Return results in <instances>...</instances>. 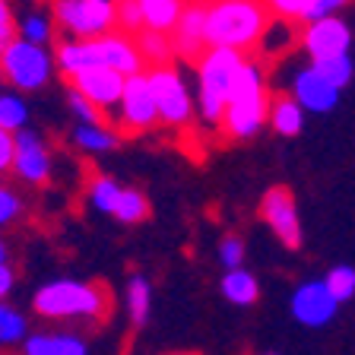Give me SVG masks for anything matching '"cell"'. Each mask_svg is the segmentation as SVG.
Instances as JSON below:
<instances>
[{
    "mask_svg": "<svg viewBox=\"0 0 355 355\" xmlns=\"http://www.w3.org/2000/svg\"><path fill=\"white\" fill-rule=\"evenodd\" d=\"M311 67H314L324 80H330L336 89H343L349 80H352V58H349V54L330 58V60H311Z\"/></svg>",
    "mask_w": 355,
    "mask_h": 355,
    "instance_id": "obj_29",
    "label": "cell"
},
{
    "mask_svg": "<svg viewBox=\"0 0 355 355\" xmlns=\"http://www.w3.org/2000/svg\"><path fill=\"white\" fill-rule=\"evenodd\" d=\"M19 38L29 44H38V48H44V44L54 38V22L48 13H29L26 19L19 22Z\"/></svg>",
    "mask_w": 355,
    "mask_h": 355,
    "instance_id": "obj_27",
    "label": "cell"
},
{
    "mask_svg": "<svg viewBox=\"0 0 355 355\" xmlns=\"http://www.w3.org/2000/svg\"><path fill=\"white\" fill-rule=\"evenodd\" d=\"M266 22L270 16L263 0H213L207 3V42L209 48L244 51L257 44Z\"/></svg>",
    "mask_w": 355,
    "mask_h": 355,
    "instance_id": "obj_2",
    "label": "cell"
},
{
    "mask_svg": "<svg viewBox=\"0 0 355 355\" xmlns=\"http://www.w3.org/2000/svg\"><path fill=\"white\" fill-rule=\"evenodd\" d=\"M327 288H330V295L336 302H349L355 295V266H333L330 273H327Z\"/></svg>",
    "mask_w": 355,
    "mask_h": 355,
    "instance_id": "obj_31",
    "label": "cell"
},
{
    "mask_svg": "<svg viewBox=\"0 0 355 355\" xmlns=\"http://www.w3.org/2000/svg\"><path fill=\"white\" fill-rule=\"evenodd\" d=\"M149 311H153V286H149L146 276L133 273L127 282V314H130L133 327H143L149 320Z\"/></svg>",
    "mask_w": 355,
    "mask_h": 355,
    "instance_id": "obj_21",
    "label": "cell"
},
{
    "mask_svg": "<svg viewBox=\"0 0 355 355\" xmlns=\"http://www.w3.org/2000/svg\"><path fill=\"white\" fill-rule=\"evenodd\" d=\"M184 0H140V13H143V29L149 32H175L178 19L184 13Z\"/></svg>",
    "mask_w": 355,
    "mask_h": 355,
    "instance_id": "obj_18",
    "label": "cell"
},
{
    "mask_svg": "<svg viewBox=\"0 0 355 355\" xmlns=\"http://www.w3.org/2000/svg\"><path fill=\"white\" fill-rule=\"evenodd\" d=\"M114 219L124 222V225H137L149 216V200L143 197L140 191H133V187H124L118 197V207H114Z\"/></svg>",
    "mask_w": 355,
    "mask_h": 355,
    "instance_id": "obj_26",
    "label": "cell"
},
{
    "mask_svg": "<svg viewBox=\"0 0 355 355\" xmlns=\"http://www.w3.org/2000/svg\"><path fill=\"white\" fill-rule=\"evenodd\" d=\"M54 64L67 76H76L83 70H96V67L114 70V73L127 76V80L143 73L140 48L124 32H111V35H102V38H86V42H80V38L60 42L58 54H54Z\"/></svg>",
    "mask_w": 355,
    "mask_h": 355,
    "instance_id": "obj_1",
    "label": "cell"
},
{
    "mask_svg": "<svg viewBox=\"0 0 355 355\" xmlns=\"http://www.w3.org/2000/svg\"><path fill=\"white\" fill-rule=\"evenodd\" d=\"M124 187L118 181H111V178H92V184H89V200H92V207L102 209V213H114L118 207V197Z\"/></svg>",
    "mask_w": 355,
    "mask_h": 355,
    "instance_id": "obj_28",
    "label": "cell"
},
{
    "mask_svg": "<svg viewBox=\"0 0 355 355\" xmlns=\"http://www.w3.org/2000/svg\"><path fill=\"white\" fill-rule=\"evenodd\" d=\"M349 44H352V32L340 16L308 22V29L302 32V48L311 54V60L343 58V54H349Z\"/></svg>",
    "mask_w": 355,
    "mask_h": 355,
    "instance_id": "obj_9",
    "label": "cell"
},
{
    "mask_svg": "<svg viewBox=\"0 0 355 355\" xmlns=\"http://www.w3.org/2000/svg\"><path fill=\"white\" fill-rule=\"evenodd\" d=\"M266 118H270V102H266L263 89V67L257 60H244L232 98L225 105V114H222V127L235 140H248L260 130Z\"/></svg>",
    "mask_w": 355,
    "mask_h": 355,
    "instance_id": "obj_3",
    "label": "cell"
},
{
    "mask_svg": "<svg viewBox=\"0 0 355 355\" xmlns=\"http://www.w3.org/2000/svg\"><path fill=\"white\" fill-rule=\"evenodd\" d=\"M13 171L26 181V184H44V181L51 178V153H48L42 137L32 133L29 127L16 133Z\"/></svg>",
    "mask_w": 355,
    "mask_h": 355,
    "instance_id": "obj_13",
    "label": "cell"
},
{
    "mask_svg": "<svg viewBox=\"0 0 355 355\" xmlns=\"http://www.w3.org/2000/svg\"><path fill=\"white\" fill-rule=\"evenodd\" d=\"M19 209H22L19 197H16L10 187H0V229H7L10 222H16Z\"/></svg>",
    "mask_w": 355,
    "mask_h": 355,
    "instance_id": "obj_37",
    "label": "cell"
},
{
    "mask_svg": "<svg viewBox=\"0 0 355 355\" xmlns=\"http://www.w3.org/2000/svg\"><path fill=\"white\" fill-rule=\"evenodd\" d=\"M16 29H19V22H16L13 13H10V3L0 0V58H3V51L16 42Z\"/></svg>",
    "mask_w": 355,
    "mask_h": 355,
    "instance_id": "obj_36",
    "label": "cell"
},
{
    "mask_svg": "<svg viewBox=\"0 0 355 355\" xmlns=\"http://www.w3.org/2000/svg\"><path fill=\"white\" fill-rule=\"evenodd\" d=\"M54 67L58 64H54V58L44 48L22 42V38H16L7 51H3V58H0L3 80L13 89H19V92H38L44 83L51 80Z\"/></svg>",
    "mask_w": 355,
    "mask_h": 355,
    "instance_id": "obj_7",
    "label": "cell"
},
{
    "mask_svg": "<svg viewBox=\"0 0 355 355\" xmlns=\"http://www.w3.org/2000/svg\"><path fill=\"white\" fill-rule=\"evenodd\" d=\"M73 143L86 153H108L118 146V133L108 124H80L73 130Z\"/></svg>",
    "mask_w": 355,
    "mask_h": 355,
    "instance_id": "obj_23",
    "label": "cell"
},
{
    "mask_svg": "<svg viewBox=\"0 0 355 355\" xmlns=\"http://www.w3.org/2000/svg\"><path fill=\"white\" fill-rule=\"evenodd\" d=\"M26 355H86V343L70 333H35L26 340Z\"/></svg>",
    "mask_w": 355,
    "mask_h": 355,
    "instance_id": "obj_19",
    "label": "cell"
},
{
    "mask_svg": "<svg viewBox=\"0 0 355 355\" xmlns=\"http://www.w3.org/2000/svg\"><path fill=\"white\" fill-rule=\"evenodd\" d=\"M295 42H298L295 22L286 19V16H273V19L263 26V32H260L254 48H257L263 58H279V54H286Z\"/></svg>",
    "mask_w": 355,
    "mask_h": 355,
    "instance_id": "obj_17",
    "label": "cell"
},
{
    "mask_svg": "<svg viewBox=\"0 0 355 355\" xmlns=\"http://www.w3.org/2000/svg\"><path fill=\"white\" fill-rule=\"evenodd\" d=\"M149 89H153L155 108H159V121L171 127H181L191 121L193 114V98L187 92V83L178 76V70L171 67H153L146 73Z\"/></svg>",
    "mask_w": 355,
    "mask_h": 355,
    "instance_id": "obj_8",
    "label": "cell"
},
{
    "mask_svg": "<svg viewBox=\"0 0 355 355\" xmlns=\"http://www.w3.org/2000/svg\"><path fill=\"white\" fill-rule=\"evenodd\" d=\"M219 260H222V266H225V270H238V266H241V260H244L241 238H235V235L222 238V241H219Z\"/></svg>",
    "mask_w": 355,
    "mask_h": 355,
    "instance_id": "obj_33",
    "label": "cell"
},
{
    "mask_svg": "<svg viewBox=\"0 0 355 355\" xmlns=\"http://www.w3.org/2000/svg\"><path fill=\"white\" fill-rule=\"evenodd\" d=\"M270 124L279 137H295L304 127V108L295 98H276L270 102Z\"/></svg>",
    "mask_w": 355,
    "mask_h": 355,
    "instance_id": "obj_22",
    "label": "cell"
},
{
    "mask_svg": "<svg viewBox=\"0 0 355 355\" xmlns=\"http://www.w3.org/2000/svg\"><path fill=\"white\" fill-rule=\"evenodd\" d=\"M336 308L340 302L330 295L324 279L314 282H302V286L292 292V314H295L298 324L304 327H324L336 318Z\"/></svg>",
    "mask_w": 355,
    "mask_h": 355,
    "instance_id": "obj_11",
    "label": "cell"
},
{
    "mask_svg": "<svg viewBox=\"0 0 355 355\" xmlns=\"http://www.w3.org/2000/svg\"><path fill=\"white\" fill-rule=\"evenodd\" d=\"M266 10H273L276 16H286V19H302V10L308 0H263Z\"/></svg>",
    "mask_w": 355,
    "mask_h": 355,
    "instance_id": "obj_38",
    "label": "cell"
},
{
    "mask_svg": "<svg viewBox=\"0 0 355 355\" xmlns=\"http://www.w3.org/2000/svg\"><path fill=\"white\" fill-rule=\"evenodd\" d=\"M244 60H248L244 51H235V48H209L200 58V114L209 124H222V114H225V105L232 98Z\"/></svg>",
    "mask_w": 355,
    "mask_h": 355,
    "instance_id": "obj_5",
    "label": "cell"
},
{
    "mask_svg": "<svg viewBox=\"0 0 355 355\" xmlns=\"http://www.w3.org/2000/svg\"><path fill=\"white\" fill-rule=\"evenodd\" d=\"M32 308H35V314H42L48 320H98L108 308V298L92 282L58 279L38 288L35 298H32Z\"/></svg>",
    "mask_w": 355,
    "mask_h": 355,
    "instance_id": "obj_4",
    "label": "cell"
},
{
    "mask_svg": "<svg viewBox=\"0 0 355 355\" xmlns=\"http://www.w3.org/2000/svg\"><path fill=\"white\" fill-rule=\"evenodd\" d=\"M29 124V105L16 92H0V130L19 133Z\"/></svg>",
    "mask_w": 355,
    "mask_h": 355,
    "instance_id": "obj_25",
    "label": "cell"
},
{
    "mask_svg": "<svg viewBox=\"0 0 355 355\" xmlns=\"http://www.w3.org/2000/svg\"><path fill=\"white\" fill-rule=\"evenodd\" d=\"M67 105H70V111H73V118L80 121V124H102V111L89 102L83 92H76L73 86L67 92Z\"/></svg>",
    "mask_w": 355,
    "mask_h": 355,
    "instance_id": "obj_32",
    "label": "cell"
},
{
    "mask_svg": "<svg viewBox=\"0 0 355 355\" xmlns=\"http://www.w3.org/2000/svg\"><path fill=\"white\" fill-rule=\"evenodd\" d=\"M118 108H121V124H124V130H149V127L159 121V108H155V98H153L146 73L127 80Z\"/></svg>",
    "mask_w": 355,
    "mask_h": 355,
    "instance_id": "obj_12",
    "label": "cell"
},
{
    "mask_svg": "<svg viewBox=\"0 0 355 355\" xmlns=\"http://www.w3.org/2000/svg\"><path fill=\"white\" fill-rule=\"evenodd\" d=\"M118 26L127 32L143 29V13H140V0H118Z\"/></svg>",
    "mask_w": 355,
    "mask_h": 355,
    "instance_id": "obj_35",
    "label": "cell"
},
{
    "mask_svg": "<svg viewBox=\"0 0 355 355\" xmlns=\"http://www.w3.org/2000/svg\"><path fill=\"white\" fill-rule=\"evenodd\" d=\"M13 282H16L13 270H10V266H0V298H7V295H10Z\"/></svg>",
    "mask_w": 355,
    "mask_h": 355,
    "instance_id": "obj_40",
    "label": "cell"
},
{
    "mask_svg": "<svg viewBox=\"0 0 355 355\" xmlns=\"http://www.w3.org/2000/svg\"><path fill=\"white\" fill-rule=\"evenodd\" d=\"M260 213H263L266 225L273 229V235L279 238L286 248L295 251L302 244V225H298V209H295V200L286 187H270L263 193V203H260Z\"/></svg>",
    "mask_w": 355,
    "mask_h": 355,
    "instance_id": "obj_10",
    "label": "cell"
},
{
    "mask_svg": "<svg viewBox=\"0 0 355 355\" xmlns=\"http://www.w3.org/2000/svg\"><path fill=\"white\" fill-rule=\"evenodd\" d=\"M26 336V318L16 308L0 302V346H13Z\"/></svg>",
    "mask_w": 355,
    "mask_h": 355,
    "instance_id": "obj_30",
    "label": "cell"
},
{
    "mask_svg": "<svg viewBox=\"0 0 355 355\" xmlns=\"http://www.w3.org/2000/svg\"><path fill=\"white\" fill-rule=\"evenodd\" d=\"M340 92H343V89H336L330 80H324V76H320L314 67H304V70H298L295 83H292V98H295V102L302 105L304 111H318V114L336 108V102H340Z\"/></svg>",
    "mask_w": 355,
    "mask_h": 355,
    "instance_id": "obj_15",
    "label": "cell"
},
{
    "mask_svg": "<svg viewBox=\"0 0 355 355\" xmlns=\"http://www.w3.org/2000/svg\"><path fill=\"white\" fill-rule=\"evenodd\" d=\"M0 266H7V241L0 238Z\"/></svg>",
    "mask_w": 355,
    "mask_h": 355,
    "instance_id": "obj_41",
    "label": "cell"
},
{
    "mask_svg": "<svg viewBox=\"0 0 355 355\" xmlns=\"http://www.w3.org/2000/svg\"><path fill=\"white\" fill-rule=\"evenodd\" d=\"M137 48H140L143 64H153V67H168V58L175 54L168 35H162V32H149V29H140V35H137Z\"/></svg>",
    "mask_w": 355,
    "mask_h": 355,
    "instance_id": "obj_24",
    "label": "cell"
},
{
    "mask_svg": "<svg viewBox=\"0 0 355 355\" xmlns=\"http://www.w3.org/2000/svg\"><path fill=\"white\" fill-rule=\"evenodd\" d=\"M54 19L80 42L102 38L118 26V0H58Z\"/></svg>",
    "mask_w": 355,
    "mask_h": 355,
    "instance_id": "obj_6",
    "label": "cell"
},
{
    "mask_svg": "<svg viewBox=\"0 0 355 355\" xmlns=\"http://www.w3.org/2000/svg\"><path fill=\"white\" fill-rule=\"evenodd\" d=\"M13 155H16V133L0 130V175L13 168Z\"/></svg>",
    "mask_w": 355,
    "mask_h": 355,
    "instance_id": "obj_39",
    "label": "cell"
},
{
    "mask_svg": "<svg viewBox=\"0 0 355 355\" xmlns=\"http://www.w3.org/2000/svg\"><path fill=\"white\" fill-rule=\"evenodd\" d=\"M346 7V0H308L302 10V19L304 22H318L327 19V16H336V10Z\"/></svg>",
    "mask_w": 355,
    "mask_h": 355,
    "instance_id": "obj_34",
    "label": "cell"
},
{
    "mask_svg": "<svg viewBox=\"0 0 355 355\" xmlns=\"http://www.w3.org/2000/svg\"><path fill=\"white\" fill-rule=\"evenodd\" d=\"M70 83H73L76 92H83L98 111H111L114 105H121L127 76L114 73V70H105V67H96V70H83V73L70 76Z\"/></svg>",
    "mask_w": 355,
    "mask_h": 355,
    "instance_id": "obj_14",
    "label": "cell"
},
{
    "mask_svg": "<svg viewBox=\"0 0 355 355\" xmlns=\"http://www.w3.org/2000/svg\"><path fill=\"white\" fill-rule=\"evenodd\" d=\"M171 48L184 58H197L207 42V3H187L181 19H178L175 32H171Z\"/></svg>",
    "mask_w": 355,
    "mask_h": 355,
    "instance_id": "obj_16",
    "label": "cell"
},
{
    "mask_svg": "<svg viewBox=\"0 0 355 355\" xmlns=\"http://www.w3.org/2000/svg\"><path fill=\"white\" fill-rule=\"evenodd\" d=\"M222 295L229 298L232 304H241V308H248V304H254L260 298V282L254 273H248V270H225V276H222Z\"/></svg>",
    "mask_w": 355,
    "mask_h": 355,
    "instance_id": "obj_20",
    "label": "cell"
}]
</instances>
